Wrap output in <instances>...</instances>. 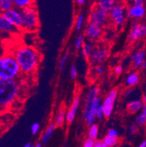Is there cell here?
<instances>
[{
  "instance_id": "cell-1",
  "label": "cell",
  "mask_w": 146,
  "mask_h": 147,
  "mask_svg": "<svg viewBox=\"0 0 146 147\" xmlns=\"http://www.w3.org/2000/svg\"><path fill=\"white\" fill-rule=\"evenodd\" d=\"M13 55L19 66L21 74L23 75L33 74L37 70L41 60L38 51L26 45L18 46Z\"/></svg>"
},
{
  "instance_id": "cell-2",
  "label": "cell",
  "mask_w": 146,
  "mask_h": 147,
  "mask_svg": "<svg viewBox=\"0 0 146 147\" xmlns=\"http://www.w3.org/2000/svg\"><path fill=\"white\" fill-rule=\"evenodd\" d=\"M20 94L17 80L0 79V110L6 109L15 102Z\"/></svg>"
},
{
  "instance_id": "cell-3",
  "label": "cell",
  "mask_w": 146,
  "mask_h": 147,
  "mask_svg": "<svg viewBox=\"0 0 146 147\" xmlns=\"http://www.w3.org/2000/svg\"><path fill=\"white\" fill-rule=\"evenodd\" d=\"M20 75L19 66L13 53L0 56V79L17 80Z\"/></svg>"
},
{
  "instance_id": "cell-4",
  "label": "cell",
  "mask_w": 146,
  "mask_h": 147,
  "mask_svg": "<svg viewBox=\"0 0 146 147\" xmlns=\"http://www.w3.org/2000/svg\"><path fill=\"white\" fill-rule=\"evenodd\" d=\"M22 18V29L26 32H34L39 27V16L34 5L20 10Z\"/></svg>"
},
{
  "instance_id": "cell-5",
  "label": "cell",
  "mask_w": 146,
  "mask_h": 147,
  "mask_svg": "<svg viewBox=\"0 0 146 147\" xmlns=\"http://www.w3.org/2000/svg\"><path fill=\"white\" fill-rule=\"evenodd\" d=\"M109 21V14L99 8L96 5H94L88 16V23H92L103 28L108 26Z\"/></svg>"
},
{
  "instance_id": "cell-6",
  "label": "cell",
  "mask_w": 146,
  "mask_h": 147,
  "mask_svg": "<svg viewBox=\"0 0 146 147\" xmlns=\"http://www.w3.org/2000/svg\"><path fill=\"white\" fill-rule=\"evenodd\" d=\"M109 18L116 26H121L126 19V10L122 4L117 3L110 11Z\"/></svg>"
},
{
  "instance_id": "cell-7",
  "label": "cell",
  "mask_w": 146,
  "mask_h": 147,
  "mask_svg": "<svg viewBox=\"0 0 146 147\" xmlns=\"http://www.w3.org/2000/svg\"><path fill=\"white\" fill-rule=\"evenodd\" d=\"M109 56V50L105 46H95L93 51L91 53L88 57V61L92 65L96 66L102 63L104 60H106Z\"/></svg>"
},
{
  "instance_id": "cell-8",
  "label": "cell",
  "mask_w": 146,
  "mask_h": 147,
  "mask_svg": "<svg viewBox=\"0 0 146 147\" xmlns=\"http://www.w3.org/2000/svg\"><path fill=\"white\" fill-rule=\"evenodd\" d=\"M118 96V90L114 89H112L108 94L106 97L103 100V111H104V117L105 118H109L111 117L113 112V107H114L115 101Z\"/></svg>"
},
{
  "instance_id": "cell-9",
  "label": "cell",
  "mask_w": 146,
  "mask_h": 147,
  "mask_svg": "<svg viewBox=\"0 0 146 147\" xmlns=\"http://www.w3.org/2000/svg\"><path fill=\"white\" fill-rule=\"evenodd\" d=\"M3 16L5 19L16 29H22V18L19 10L13 7L4 12Z\"/></svg>"
},
{
  "instance_id": "cell-10",
  "label": "cell",
  "mask_w": 146,
  "mask_h": 147,
  "mask_svg": "<svg viewBox=\"0 0 146 147\" xmlns=\"http://www.w3.org/2000/svg\"><path fill=\"white\" fill-rule=\"evenodd\" d=\"M103 29L100 26L94 24L92 23H88L85 29V36L92 42L97 41L102 37Z\"/></svg>"
},
{
  "instance_id": "cell-11",
  "label": "cell",
  "mask_w": 146,
  "mask_h": 147,
  "mask_svg": "<svg viewBox=\"0 0 146 147\" xmlns=\"http://www.w3.org/2000/svg\"><path fill=\"white\" fill-rule=\"evenodd\" d=\"M146 35V25L141 24L138 22H135L131 28L129 34V40L135 42L141 37Z\"/></svg>"
},
{
  "instance_id": "cell-12",
  "label": "cell",
  "mask_w": 146,
  "mask_h": 147,
  "mask_svg": "<svg viewBox=\"0 0 146 147\" xmlns=\"http://www.w3.org/2000/svg\"><path fill=\"white\" fill-rule=\"evenodd\" d=\"M99 94H100V88L97 86H93L88 91L86 96V99H85V104H84L83 112V117L85 120L86 119L87 113H88V109L90 108L92 101L94 98L98 97Z\"/></svg>"
},
{
  "instance_id": "cell-13",
  "label": "cell",
  "mask_w": 146,
  "mask_h": 147,
  "mask_svg": "<svg viewBox=\"0 0 146 147\" xmlns=\"http://www.w3.org/2000/svg\"><path fill=\"white\" fill-rule=\"evenodd\" d=\"M101 102L102 101L100 97H96L92 101L90 108L88 109V113H87L86 119H85V121H86V124L88 126L90 127L91 125L94 124L95 119H96V110L99 108V106L102 104Z\"/></svg>"
},
{
  "instance_id": "cell-14",
  "label": "cell",
  "mask_w": 146,
  "mask_h": 147,
  "mask_svg": "<svg viewBox=\"0 0 146 147\" xmlns=\"http://www.w3.org/2000/svg\"><path fill=\"white\" fill-rule=\"evenodd\" d=\"M80 103V95H76L74 97L72 102L71 104L70 108H69L68 111L66 113V121L68 124H71L72 121H74L75 118L76 113H77V110H78L79 105Z\"/></svg>"
},
{
  "instance_id": "cell-15",
  "label": "cell",
  "mask_w": 146,
  "mask_h": 147,
  "mask_svg": "<svg viewBox=\"0 0 146 147\" xmlns=\"http://www.w3.org/2000/svg\"><path fill=\"white\" fill-rule=\"evenodd\" d=\"M146 13V8L143 7H130L126 10V18H142Z\"/></svg>"
},
{
  "instance_id": "cell-16",
  "label": "cell",
  "mask_w": 146,
  "mask_h": 147,
  "mask_svg": "<svg viewBox=\"0 0 146 147\" xmlns=\"http://www.w3.org/2000/svg\"><path fill=\"white\" fill-rule=\"evenodd\" d=\"M145 52L144 51H137L132 54V62L135 67L139 68L141 67V65L143 62H145Z\"/></svg>"
},
{
  "instance_id": "cell-17",
  "label": "cell",
  "mask_w": 146,
  "mask_h": 147,
  "mask_svg": "<svg viewBox=\"0 0 146 147\" xmlns=\"http://www.w3.org/2000/svg\"><path fill=\"white\" fill-rule=\"evenodd\" d=\"M116 4L117 2L115 0H100L96 2V5L102 10L109 14L110 11L114 7Z\"/></svg>"
},
{
  "instance_id": "cell-18",
  "label": "cell",
  "mask_w": 146,
  "mask_h": 147,
  "mask_svg": "<svg viewBox=\"0 0 146 147\" xmlns=\"http://www.w3.org/2000/svg\"><path fill=\"white\" fill-rule=\"evenodd\" d=\"M15 28L13 27L10 23L5 18L3 13L0 11V32L13 33L15 32Z\"/></svg>"
},
{
  "instance_id": "cell-19",
  "label": "cell",
  "mask_w": 146,
  "mask_h": 147,
  "mask_svg": "<svg viewBox=\"0 0 146 147\" xmlns=\"http://www.w3.org/2000/svg\"><path fill=\"white\" fill-rule=\"evenodd\" d=\"M94 47V44L92 41L88 40L84 41L83 45H82V47L80 49V52H81L83 57L85 59H88L90 56L91 53L93 51Z\"/></svg>"
},
{
  "instance_id": "cell-20",
  "label": "cell",
  "mask_w": 146,
  "mask_h": 147,
  "mask_svg": "<svg viewBox=\"0 0 146 147\" xmlns=\"http://www.w3.org/2000/svg\"><path fill=\"white\" fill-rule=\"evenodd\" d=\"M66 108L63 106H61V108L59 110L58 113H57L55 122H53L55 124L56 127H61L64 125V122L66 121Z\"/></svg>"
},
{
  "instance_id": "cell-21",
  "label": "cell",
  "mask_w": 146,
  "mask_h": 147,
  "mask_svg": "<svg viewBox=\"0 0 146 147\" xmlns=\"http://www.w3.org/2000/svg\"><path fill=\"white\" fill-rule=\"evenodd\" d=\"M144 104L141 100H135L130 101L127 105V111L131 113H135L142 110Z\"/></svg>"
},
{
  "instance_id": "cell-22",
  "label": "cell",
  "mask_w": 146,
  "mask_h": 147,
  "mask_svg": "<svg viewBox=\"0 0 146 147\" xmlns=\"http://www.w3.org/2000/svg\"><path fill=\"white\" fill-rule=\"evenodd\" d=\"M56 126H55L54 123H51L49 126L48 127V128L46 129V130L45 131V133L42 134V137H41V144H46L48 142V141L50 140V138H51L52 135H53V131H54Z\"/></svg>"
},
{
  "instance_id": "cell-23",
  "label": "cell",
  "mask_w": 146,
  "mask_h": 147,
  "mask_svg": "<svg viewBox=\"0 0 146 147\" xmlns=\"http://www.w3.org/2000/svg\"><path fill=\"white\" fill-rule=\"evenodd\" d=\"M34 4L32 0H13V7L15 8L21 10L31 7Z\"/></svg>"
},
{
  "instance_id": "cell-24",
  "label": "cell",
  "mask_w": 146,
  "mask_h": 147,
  "mask_svg": "<svg viewBox=\"0 0 146 147\" xmlns=\"http://www.w3.org/2000/svg\"><path fill=\"white\" fill-rule=\"evenodd\" d=\"M139 80H140V78H139V75L137 73H131L130 74H129V76H127L125 83L126 86H133L139 82Z\"/></svg>"
},
{
  "instance_id": "cell-25",
  "label": "cell",
  "mask_w": 146,
  "mask_h": 147,
  "mask_svg": "<svg viewBox=\"0 0 146 147\" xmlns=\"http://www.w3.org/2000/svg\"><path fill=\"white\" fill-rule=\"evenodd\" d=\"M99 135V127L96 124H93L89 127L88 131V138H91L94 141H96Z\"/></svg>"
},
{
  "instance_id": "cell-26",
  "label": "cell",
  "mask_w": 146,
  "mask_h": 147,
  "mask_svg": "<svg viewBox=\"0 0 146 147\" xmlns=\"http://www.w3.org/2000/svg\"><path fill=\"white\" fill-rule=\"evenodd\" d=\"M14 7L13 0H0V11L2 13Z\"/></svg>"
},
{
  "instance_id": "cell-27",
  "label": "cell",
  "mask_w": 146,
  "mask_h": 147,
  "mask_svg": "<svg viewBox=\"0 0 146 147\" xmlns=\"http://www.w3.org/2000/svg\"><path fill=\"white\" fill-rule=\"evenodd\" d=\"M104 144H106L108 147H116L119 144V139L115 138H111L108 136H105L102 140Z\"/></svg>"
},
{
  "instance_id": "cell-28",
  "label": "cell",
  "mask_w": 146,
  "mask_h": 147,
  "mask_svg": "<svg viewBox=\"0 0 146 147\" xmlns=\"http://www.w3.org/2000/svg\"><path fill=\"white\" fill-rule=\"evenodd\" d=\"M69 53H70V51L68 50L61 56V59H60L59 61V70H62V69H64V66H65L67 61L68 60V58H69Z\"/></svg>"
},
{
  "instance_id": "cell-29",
  "label": "cell",
  "mask_w": 146,
  "mask_h": 147,
  "mask_svg": "<svg viewBox=\"0 0 146 147\" xmlns=\"http://www.w3.org/2000/svg\"><path fill=\"white\" fill-rule=\"evenodd\" d=\"M84 24V15L83 13H79L77 15L75 22V29L77 31L81 30Z\"/></svg>"
},
{
  "instance_id": "cell-30",
  "label": "cell",
  "mask_w": 146,
  "mask_h": 147,
  "mask_svg": "<svg viewBox=\"0 0 146 147\" xmlns=\"http://www.w3.org/2000/svg\"><path fill=\"white\" fill-rule=\"evenodd\" d=\"M84 35L83 34H79L77 37H76L75 41V48L77 50H79V49H81L82 45H83L84 43Z\"/></svg>"
},
{
  "instance_id": "cell-31",
  "label": "cell",
  "mask_w": 146,
  "mask_h": 147,
  "mask_svg": "<svg viewBox=\"0 0 146 147\" xmlns=\"http://www.w3.org/2000/svg\"><path fill=\"white\" fill-rule=\"evenodd\" d=\"M135 121H136V124L137 125H140V126L144 125L145 124H146V117H145L143 115L140 113V114L137 117Z\"/></svg>"
},
{
  "instance_id": "cell-32",
  "label": "cell",
  "mask_w": 146,
  "mask_h": 147,
  "mask_svg": "<svg viewBox=\"0 0 146 147\" xmlns=\"http://www.w3.org/2000/svg\"><path fill=\"white\" fill-rule=\"evenodd\" d=\"M40 129V125L39 123L34 122L33 123L31 126V133L32 135H36L38 133Z\"/></svg>"
},
{
  "instance_id": "cell-33",
  "label": "cell",
  "mask_w": 146,
  "mask_h": 147,
  "mask_svg": "<svg viewBox=\"0 0 146 147\" xmlns=\"http://www.w3.org/2000/svg\"><path fill=\"white\" fill-rule=\"evenodd\" d=\"M104 118V111H103V105L102 104L99 106V108H97L96 112V119H102Z\"/></svg>"
},
{
  "instance_id": "cell-34",
  "label": "cell",
  "mask_w": 146,
  "mask_h": 147,
  "mask_svg": "<svg viewBox=\"0 0 146 147\" xmlns=\"http://www.w3.org/2000/svg\"><path fill=\"white\" fill-rule=\"evenodd\" d=\"M107 136L111 138H118V131L115 128H111L108 130L107 133Z\"/></svg>"
},
{
  "instance_id": "cell-35",
  "label": "cell",
  "mask_w": 146,
  "mask_h": 147,
  "mask_svg": "<svg viewBox=\"0 0 146 147\" xmlns=\"http://www.w3.org/2000/svg\"><path fill=\"white\" fill-rule=\"evenodd\" d=\"M77 67L75 65H72L70 69V78L71 79L75 80L76 78H77Z\"/></svg>"
},
{
  "instance_id": "cell-36",
  "label": "cell",
  "mask_w": 146,
  "mask_h": 147,
  "mask_svg": "<svg viewBox=\"0 0 146 147\" xmlns=\"http://www.w3.org/2000/svg\"><path fill=\"white\" fill-rule=\"evenodd\" d=\"M94 143L95 141L87 138L85 139V141H84L83 144V147H94Z\"/></svg>"
},
{
  "instance_id": "cell-37",
  "label": "cell",
  "mask_w": 146,
  "mask_h": 147,
  "mask_svg": "<svg viewBox=\"0 0 146 147\" xmlns=\"http://www.w3.org/2000/svg\"><path fill=\"white\" fill-rule=\"evenodd\" d=\"M145 2L143 0H135L132 2V6L143 7L144 6Z\"/></svg>"
},
{
  "instance_id": "cell-38",
  "label": "cell",
  "mask_w": 146,
  "mask_h": 147,
  "mask_svg": "<svg viewBox=\"0 0 146 147\" xmlns=\"http://www.w3.org/2000/svg\"><path fill=\"white\" fill-rule=\"evenodd\" d=\"M104 72V67L99 65V66H96V67H95V73H96V74L101 75V74H102Z\"/></svg>"
},
{
  "instance_id": "cell-39",
  "label": "cell",
  "mask_w": 146,
  "mask_h": 147,
  "mask_svg": "<svg viewBox=\"0 0 146 147\" xmlns=\"http://www.w3.org/2000/svg\"><path fill=\"white\" fill-rule=\"evenodd\" d=\"M129 133L131 134H135V133L138 131V127H137V125H132L129 128Z\"/></svg>"
},
{
  "instance_id": "cell-40",
  "label": "cell",
  "mask_w": 146,
  "mask_h": 147,
  "mask_svg": "<svg viewBox=\"0 0 146 147\" xmlns=\"http://www.w3.org/2000/svg\"><path fill=\"white\" fill-rule=\"evenodd\" d=\"M113 72H114V73L116 75L121 74L123 72V67L121 66V65H117V66L114 68Z\"/></svg>"
},
{
  "instance_id": "cell-41",
  "label": "cell",
  "mask_w": 146,
  "mask_h": 147,
  "mask_svg": "<svg viewBox=\"0 0 146 147\" xmlns=\"http://www.w3.org/2000/svg\"><path fill=\"white\" fill-rule=\"evenodd\" d=\"M102 140H96L95 141L94 147H102Z\"/></svg>"
},
{
  "instance_id": "cell-42",
  "label": "cell",
  "mask_w": 146,
  "mask_h": 147,
  "mask_svg": "<svg viewBox=\"0 0 146 147\" xmlns=\"http://www.w3.org/2000/svg\"><path fill=\"white\" fill-rule=\"evenodd\" d=\"M133 90H134L133 88H129V89H127V90L126 91L124 95H125L126 97H128V96H129L131 94H132V92H133Z\"/></svg>"
},
{
  "instance_id": "cell-43",
  "label": "cell",
  "mask_w": 146,
  "mask_h": 147,
  "mask_svg": "<svg viewBox=\"0 0 146 147\" xmlns=\"http://www.w3.org/2000/svg\"><path fill=\"white\" fill-rule=\"evenodd\" d=\"M142 111H141V114L143 115L145 117H146V104H144L143 106V108H142Z\"/></svg>"
},
{
  "instance_id": "cell-44",
  "label": "cell",
  "mask_w": 146,
  "mask_h": 147,
  "mask_svg": "<svg viewBox=\"0 0 146 147\" xmlns=\"http://www.w3.org/2000/svg\"><path fill=\"white\" fill-rule=\"evenodd\" d=\"M75 2H77L79 5H83V4L85 3V0H76Z\"/></svg>"
},
{
  "instance_id": "cell-45",
  "label": "cell",
  "mask_w": 146,
  "mask_h": 147,
  "mask_svg": "<svg viewBox=\"0 0 146 147\" xmlns=\"http://www.w3.org/2000/svg\"><path fill=\"white\" fill-rule=\"evenodd\" d=\"M137 147H146V141L145 140H144V141H142L141 144H140Z\"/></svg>"
},
{
  "instance_id": "cell-46",
  "label": "cell",
  "mask_w": 146,
  "mask_h": 147,
  "mask_svg": "<svg viewBox=\"0 0 146 147\" xmlns=\"http://www.w3.org/2000/svg\"><path fill=\"white\" fill-rule=\"evenodd\" d=\"M141 101L143 102V104H146V94H143Z\"/></svg>"
},
{
  "instance_id": "cell-47",
  "label": "cell",
  "mask_w": 146,
  "mask_h": 147,
  "mask_svg": "<svg viewBox=\"0 0 146 147\" xmlns=\"http://www.w3.org/2000/svg\"><path fill=\"white\" fill-rule=\"evenodd\" d=\"M32 145H33V144H32V143H27V144H25L23 147H32Z\"/></svg>"
},
{
  "instance_id": "cell-48",
  "label": "cell",
  "mask_w": 146,
  "mask_h": 147,
  "mask_svg": "<svg viewBox=\"0 0 146 147\" xmlns=\"http://www.w3.org/2000/svg\"><path fill=\"white\" fill-rule=\"evenodd\" d=\"M34 147H42L41 144H37L36 145H34Z\"/></svg>"
},
{
  "instance_id": "cell-49",
  "label": "cell",
  "mask_w": 146,
  "mask_h": 147,
  "mask_svg": "<svg viewBox=\"0 0 146 147\" xmlns=\"http://www.w3.org/2000/svg\"><path fill=\"white\" fill-rule=\"evenodd\" d=\"M141 67H142V68H145V67H146V61H145V62H143V65H141Z\"/></svg>"
},
{
  "instance_id": "cell-50",
  "label": "cell",
  "mask_w": 146,
  "mask_h": 147,
  "mask_svg": "<svg viewBox=\"0 0 146 147\" xmlns=\"http://www.w3.org/2000/svg\"><path fill=\"white\" fill-rule=\"evenodd\" d=\"M102 147H108V146L102 141Z\"/></svg>"
},
{
  "instance_id": "cell-51",
  "label": "cell",
  "mask_w": 146,
  "mask_h": 147,
  "mask_svg": "<svg viewBox=\"0 0 146 147\" xmlns=\"http://www.w3.org/2000/svg\"><path fill=\"white\" fill-rule=\"evenodd\" d=\"M32 147H34V145H32Z\"/></svg>"
}]
</instances>
